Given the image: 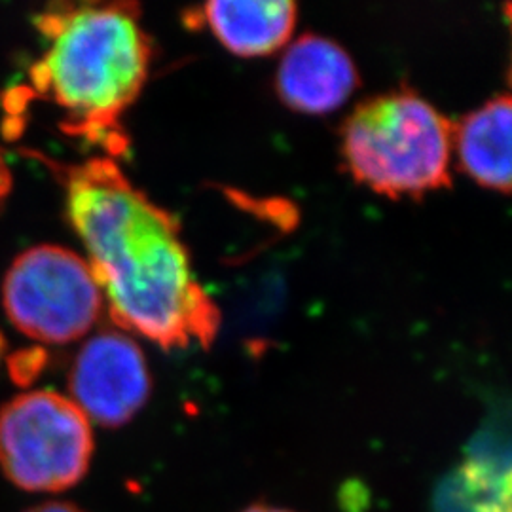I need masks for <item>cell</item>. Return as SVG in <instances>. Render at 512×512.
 <instances>
[{"mask_svg":"<svg viewBox=\"0 0 512 512\" xmlns=\"http://www.w3.org/2000/svg\"><path fill=\"white\" fill-rule=\"evenodd\" d=\"M61 181L116 325L162 348L209 346L220 311L194 274L179 222L110 158L65 165Z\"/></svg>","mask_w":512,"mask_h":512,"instance_id":"cell-1","label":"cell"},{"mask_svg":"<svg viewBox=\"0 0 512 512\" xmlns=\"http://www.w3.org/2000/svg\"><path fill=\"white\" fill-rule=\"evenodd\" d=\"M46 48L31 67L35 92L65 112V129L118 154L124 112L147 84L152 46L135 4H59L38 16Z\"/></svg>","mask_w":512,"mask_h":512,"instance_id":"cell-2","label":"cell"},{"mask_svg":"<svg viewBox=\"0 0 512 512\" xmlns=\"http://www.w3.org/2000/svg\"><path fill=\"white\" fill-rule=\"evenodd\" d=\"M454 126L418 93L368 99L351 114L342 152L357 183L389 198L423 196L450 183Z\"/></svg>","mask_w":512,"mask_h":512,"instance_id":"cell-3","label":"cell"},{"mask_svg":"<svg viewBox=\"0 0 512 512\" xmlns=\"http://www.w3.org/2000/svg\"><path fill=\"white\" fill-rule=\"evenodd\" d=\"M95 439L76 404L50 389L25 391L0 408V471L29 494H61L84 480Z\"/></svg>","mask_w":512,"mask_h":512,"instance_id":"cell-4","label":"cell"},{"mask_svg":"<svg viewBox=\"0 0 512 512\" xmlns=\"http://www.w3.org/2000/svg\"><path fill=\"white\" fill-rule=\"evenodd\" d=\"M12 325L44 344H71L97 325L103 289L84 256L59 245H37L12 262L2 283Z\"/></svg>","mask_w":512,"mask_h":512,"instance_id":"cell-5","label":"cell"},{"mask_svg":"<svg viewBox=\"0 0 512 512\" xmlns=\"http://www.w3.org/2000/svg\"><path fill=\"white\" fill-rule=\"evenodd\" d=\"M69 391L90 423L122 427L148 403L152 380L141 346L124 330H99L74 357Z\"/></svg>","mask_w":512,"mask_h":512,"instance_id":"cell-6","label":"cell"},{"mask_svg":"<svg viewBox=\"0 0 512 512\" xmlns=\"http://www.w3.org/2000/svg\"><path fill=\"white\" fill-rule=\"evenodd\" d=\"M275 84L287 107L306 114H327L348 101L359 84V73L340 44L306 35L285 50Z\"/></svg>","mask_w":512,"mask_h":512,"instance_id":"cell-7","label":"cell"},{"mask_svg":"<svg viewBox=\"0 0 512 512\" xmlns=\"http://www.w3.org/2000/svg\"><path fill=\"white\" fill-rule=\"evenodd\" d=\"M194 23L241 57L274 54L293 37L296 4L291 0H219L203 4Z\"/></svg>","mask_w":512,"mask_h":512,"instance_id":"cell-8","label":"cell"},{"mask_svg":"<svg viewBox=\"0 0 512 512\" xmlns=\"http://www.w3.org/2000/svg\"><path fill=\"white\" fill-rule=\"evenodd\" d=\"M511 129V99L503 95L467 114L452 135V150L467 175L505 194H509L512 181Z\"/></svg>","mask_w":512,"mask_h":512,"instance_id":"cell-9","label":"cell"},{"mask_svg":"<svg viewBox=\"0 0 512 512\" xmlns=\"http://www.w3.org/2000/svg\"><path fill=\"white\" fill-rule=\"evenodd\" d=\"M10 190H12V173H10V167H8L4 154L0 152V209L6 202Z\"/></svg>","mask_w":512,"mask_h":512,"instance_id":"cell-10","label":"cell"},{"mask_svg":"<svg viewBox=\"0 0 512 512\" xmlns=\"http://www.w3.org/2000/svg\"><path fill=\"white\" fill-rule=\"evenodd\" d=\"M25 512H86L80 507H76L73 503H67V501H46V503H40L35 505L31 509H27Z\"/></svg>","mask_w":512,"mask_h":512,"instance_id":"cell-11","label":"cell"},{"mask_svg":"<svg viewBox=\"0 0 512 512\" xmlns=\"http://www.w3.org/2000/svg\"><path fill=\"white\" fill-rule=\"evenodd\" d=\"M241 512H294L291 509H283V507H274V505H266V503H253L249 507H245Z\"/></svg>","mask_w":512,"mask_h":512,"instance_id":"cell-12","label":"cell"},{"mask_svg":"<svg viewBox=\"0 0 512 512\" xmlns=\"http://www.w3.org/2000/svg\"><path fill=\"white\" fill-rule=\"evenodd\" d=\"M2 353H4V338L0 334V359H2Z\"/></svg>","mask_w":512,"mask_h":512,"instance_id":"cell-13","label":"cell"}]
</instances>
